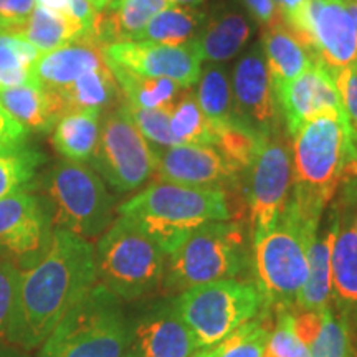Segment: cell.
Instances as JSON below:
<instances>
[{
    "mask_svg": "<svg viewBox=\"0 0 357 357\" xmlns=\"http://www.w3.org/2000/svg\"><path fill=\"white\" fill-rule=\"evenodd\" d=\"M207 15L197 8L171 6L151 19L134 42L182 45L202 33Z\"/></svg>",
    "mask_w": 357,
    "mask_h": 357,
    "instance_id": "cell-28",
    "label": "cell"
},
{
    "mask_svg": "<svg viewBox=\"0 0 357 357\" xmlns=\"http://www.w3.org/2000/svg\"><path fill=\"white\" fill-rule=\"evenodd\" d=\"M26 141L29 131L0 105V155L19 153L26 147Z\"/></svg>",
    "mask_w": 357,
    "mask_h": 357,
    "instance_id": "cell-41",
    "label": "cell"
},
{
    "mask_svg": "<svg viewBox=\"0 0 357 357\" xmlns=\"http://www.w3.org/2000/svg\"><path fill=\"white\" fill-rule=\"evenodd\" d=\"M248 261L247 236L240 223H204L167 255L164 288L167 293H184L211 281L235 278L247 270Z\"/></svg>",
    "mask_w": 357,
    "mask_h": 357,
    "instance_id": "cell-7",
    "label": "cell"
},
{
    "mask_svg": "<svg viewBox=\"0 0 357 357\" xmlns=\"http://www.w3.org/2000/svg\"><path fill=\"white\" fill-rule=\"evenodd\" d=\"M260 47L271 84H273V91H278L283 84L291 82L293 78L310 68L314 61H319L291 32L283 19L263 30Z\"/></svg>",
    "mask_w": 357,
    "mask_h": 357,
    "instance_id": "cell-20",
    "label": "cell"
},
{
    "mask_svg": "<svg viewBox=\"0 0 357 357\" xmlns=\"http://www.w3.org/2000/svg\"><path fill=\"white\" fill-rule=\"evenodd\" d=\"M128 344L121 300L96 283L45 339L38 357H124Z\"/></svg>",
    "mask_w": 357,
    "mask_h": 357,
    "instance_id": "cell-5",
    "label": "cell"
},
{
    "mask_svg": "<svg viewBox=\"0 0 357 357\" xmlns=\"http://www.w3.org/2000/svg\"><path fill=\"white\" fill-rule=\"evenodd\" d=\"M357 160V136L341 111L307 119L291 134L293 200L303 215L319 222L347 171Z\"/></svg>",
    "mask_w": 357,
    "mask_h": 357,
    "instance_id": "cell-2",
    "label": "cell"
},
{
    "mask_svg": "<svg viewBox=\"0 0 357 357\" xmlns=\"http://www.w3.org/2000/svg\"><path fill=\"white\" fill-rule=\"evenodd\" d=\"M243 6L252 15V19L261 26L263 30L268 26L275 25L276 22L283 19L278 8L273 3V0H242Z\"/></svg>",
    "mask_w": 357,
    "mask_h": 357,
    "instance_id": "cell-43",
    "label": "cell"
},
{
    "mask_svg": "<svg viewBox=\"0 0 357 357\" xmlns=\"http://www.w3.org/2000/svg\"><path fill=\"white\" fill-rule=\"evenodd\" d=\"M106 63L151 78H167L190 88L202 73V53L197 40L182 45L153 42H119L102 47Z\"/></svg>",
    "mask_w": 357,
    "mask_h": 357,
    "instance_id": "cell-14",
    "label": "cell"
},
{
    "mask_svg": "<svg viewBox=\"0 0 357 357\" xmlns=\"http://www.w3.org/2000/svg\"><path fill=\"white\" fill-rule=\"evenodd\" d=\"M166 253L136 223L119 215L95 247L96 283L119 300H139L162 283Z\"/></svg>",
    "mask_w": 357,
    "mask_h": 357,
    "instance_id": "cell-6",
    "label": "cell"
},
{
    "mask_svg": "<svg viewBox=\"0 0 357 357\" xmlns=\"http://www.w3.org/2000/svg\"><path fill=\"white\" fill-rule=\"evenodd\" d=\"M265 357H311L310 347L294 331L291 307H276L275 329L268 339Z\"/></svg>",
    "mask_w": 357,
    "mask_h": 357,
    "instance_id": "cell-36",
    "label": "cell"
},
{
    "mask_svg": "<svg viewBox=\"0 0 357 357\" xmlns=\"http://www.w3.org/2000/svg\"><path fill=\"white\" fill-rule=\"evenodd\" d=\"M342 2L346 3L347 12H349V15L352 17V22H354L356 32H357V0H342Z\"/></svg>",
    "mask_w": 357,
    "mask_h": 357,
    "instance_id": "cell-49",
    "label": "cell"
},
{
    "mask_svg": "<svg viewBox=\"0 0 357 357\" xmlns=\"http://www.w3.org/2000/svg\"><path fill=\"white\" fill-rule=\"evenodd\" d=\"M275 96L289 136L314 116L344 109L333 73L321 61H314L301 75L283 84L275 91Z\"/></svg>",
    "mask_w": 357,
    "mask_h": 357,
    "instance_id": "cell-18",
    "label": "cell"
},
{
    "mask_svg": "<svg viewBox=\"0 0 357 357\" xmlns=\"http://www.w3.org/2000/svg\"><path fill=\"white\" fill-rule=\"evenodd\" d=\"M354 230H356V234H357V220H356V227H354Z\"/></svg>",
    "mask_w": 357,
    "mask_h": 357,
    "instance_id": "cell-54",
    "label": "cell"
},
{
    "mask_svg": "<svg viewBox=\"0 0 357 357\" xmlns=\"http://www.w3.org/2000/svg\"><path fill=\"white\" fill-rule=\"evenodd\" d=\"M50 91V89H48ZM56 98L61 114L79 109H100L119 105L123 93L108 68V65L89 71L68 86L52 91Z\"/></svg>",
    "mask_w": 357,
    "mask_h": 357,
    "instance_id": "cell-27",
    "label": "cell"
},
{
    "mask_svg": "<svg viewBox=\"0 0 357 357\" xmlns=\"http://www.w3.org/2000/svg\"><path fill=\"white\" fill-rule=\"evenodd\" d=\"M354 181L357 182V160H356V167H354Z\"/></svg>",
    "mask_w": 357,
    "mask_h": 357,
    "instance_id": "cell-53",
    "label": "cell"
},
{
    "mask_svg": "<svg viewBox=\"0 0 357 357\" xmlns=\"http://www.w3.org/2000/svg\"><path fill=\"white\" fill-rule=\"evenodd\" d=\"M35 3H38V7L48 8L52 12L70 15V0H35Z\"/></svg>",
    "mask_w": 357,
    "mask_h": 357,
    "instance_id": "cell-46",
    "label": "cell"
},
{
    "mask_svg": "<svg viewBox=\"0 0 357 357\" xmlns=\"http://www.w3.org/2000/svg\"><path fill=\"white\" fill-rule=\"evenodd\" d=\"M305 2V0H273V3L276 6V8H278L281 15H287V13L293 12L294 8H296L300 3Z\"/></svg>",
    "mask_w": 357,
    "mask_h": 357,
    "instance_id": "cell-48",
    "label": "cell"
},
{
    "mask_svg": "<svg viewBox=\"0 0 357 357\" xmlns=\"http://www.w3.org/2000/svg\"><path fill=\"white\" fill-rule=\"evenodd\" d=\"M174 3L169 0H109L100 12L96 42L101 47L119 42H134L153 17Z\"/></svg>",
    "mask_w": 357,
    "mask_h": 357,
    "instance_id": "cell-21",
    "label": "cell"
},
{
    "mask_svg": "<svg viewBox=\"0 0 357 357\" xmlns=\"http://www.w3.org/2000/svg\"><path fill=\"white\" fill-rule=\"evenodd\" d=\"M95 284V247L83 236L53 229L42 260L20 273L8 342L25 351L42 346Z\"/></svg>",
    "mask_w": 357,
    "mask_h": 357,
    "instance_id": "cell-1",
    "label": "cell"
},
{
    "mask_svg": "<svg viewBox=\"0 0 357 357\" xmlns=\"http://www.w3.org/2000/svg\"><path fill=\"white\" fill-rule=\"evenodd\" d=\"M155 181L172 184L225 190L238 185L243 174L213 146L176 144L155 149Z\"/></svg>",
    "mask_w": 357,
    "mask_h": 357,
    "instance_id": "cell-16",
    "label": "cell"
},
{
    "mask_svg": "<svg viewBox=\"0 0 357 357\" xmlns=\"http://www.w3.org/2000/svg\"><path fill=\"white\" fill-rule=\"evenodd\" d=\"M35 8V0H0V29L22 33Z\"/></svg>",
    "mask_w": 357,
    "mask_h": 357,
    "instance_id": "cell-42",
    "label": "cell"
},
{
    "mask_svg": "<svg viewBox=\"0 0 357 357\" xmlns=\"http://www.w3.org/2000/svg\"><path fill=\"white\" fill-rule=\"evenodd\" d=\"M52 235L50 213L26 189L0 199V263L29 270L47 253Z\"/></svg>",
    "mask_w": 357,
    "mask_h": 357,
    "instance_id": "cell-13",
    "label": "cell"
},
{
    "mask_svg": "<svg viewBox=\"0 0 357 357\" xmlns=\"http://www.w3.org/2000/svg\"><path fill=\"white\" fill-rule=\"evenodd\" d=\"M20 273L15 266L0 263V344H6L10 337Z\"/></svg>",
    "mask_w": 357,
    "mask_h": 357,
    "instance_id": "cell-39",
    "label": "cell"
},
{
    "mask_svg": "<svg viewBox=\"0 0 357 357\" xmlns=\"http://www.w3.org/2000/svg\"><path fill=\"white\" fill-rule=\"evenodd\" d=\"M283 20L333 75L357 60V32L342 0H305Z\"/></svg>",
    "mask_w": 357,
    "mask_h": 357,
    "instance_id": "cell-11",
    "label": "cell"
},
{
    "mask_svg": "<svg viewBox=\"0 0 357 357\" xmlns=\"http://www.w3.org/2000/svg\"><path fill=\"white\" fill-rule=\"evenodd\" d=\"M190 357H217V352H215V347H212V349L197 351L194 356H190Z\"/></svg>",
    "mask_w": 357,
    "mask_h": 357,
    "instance_id": "cell-50",
    "label": "cell"
},
{
    "mask_svg": "<svg viewBox=\"0 0 357 357\" xmlns=\"http://www.w3.org/2000/svg\"><path fill=\"white\" fill-rule=\"evenodd\" d=\"M331 293L337 310L349 324L357 323V234L339 225L331 250Z\"/></svg>",
    "mask_w": 357,
    "mask_h": 357,
    "instance_id": "cell-23",
    "label": "cell"
},
{
    "mask_svg": "<svg viewBox=\"0 0 357 357\" xmlns=\"http://www.w3.org/2000/svg\"><path fill=\"white\" fill-rule=\"evenodd\" d=\"M0 105L29 132H50L63 116L53 93L38 83L3 89L0 91Z\"/></svg>",
    "mask_w": 357,
    "mask_h": 357,
    "instance_id": "cell-24",
    "label": "cell"
},
{
    "mask_svg": "<svg viewBox=\"0 0 357 357\" xmlns=\"http://www.w3.org/2000/svg\"><path fill=\"white\" fill-rule=\"evenodd\" d=\"M171 131L177 144H215L212 124L200 109L195 93L184 88L171 109Z\"/></svg>",
    "mask_w": 357,
    "mask_h": 357,
    "instance_id": "cell-32",
    "label": "cell"
},
{
    "mask_svg": "<svg viewBox=\"0 0 357 357\" xmlns=\"http://www.w3.org/2000/svg\"><path fill=\"white\" fill-rule=\"evenodd\" d=\"M118 212L151 236L166 257L204 223L231 218L225 190L162 181L123 202Z\"/></svg>",
    "mask_w": 357,
    "mask_h": 357,
    "instance_id": "cell-3",
    "label": "cell"
},
{
    "mask_svg": "<svg viewBox=\"0 0 357 357\" xmlns=\"http://www.w3.org/2000/svg\"><path fill=\"white\" fill-rule=\"evenodd\" d=\"M197 351L176 300L154 303L129 324V357H190Z\"/></svg>",
    "mask_w": 357,
    "mask_h": 357,
    "instance_id": "cell-17",
    "label": "cell"
},
{
    "mask_svg": "<svg viewBox=\"0 0 357 357\" xmlns=\"http://www.w3.org/2000/svg\"><path fill=\"white\" fill-rule=\"evenodd\" d=\"M171 3H185V6H199V3H202L204 0H169Z\"/></svg>",
    "mask_w": 357,
    "mask_h": 357,
    "instance_id": "cell-51",
    "label": "cell"
},
{
    "mask_svg": "<svg viewBox=\"0 0 357 357\" xmlns=\"http://www.w3.org/2000/svg\"><path fill=\"white\" fill-rule=\"evenodd\" d=\"M250 37L252 25L247 17L234 10H223L207 17L197 43L204 60L211 63H222L238 55Z\"/></svg>",
    "mask_w": 357,
    "mask_h": 357,
    "instance_id": "cell-25",
    "label": "cell"
},
{
    "mask_svg": "<svg viewBox=\"0 0 357 357\" xmlns=\"http://www.w3.org/2000/svg\"><path fill=\"white\" fill-rule=\"evenodd\" d=\"M35 82L32 68H0V91Z\"/></svg>",
    "mask_w": 357,
    "mask_h": 357,
    "instance_id": "cell-45",
    "label": "cell"
},
{
    "mask_svg": "<svg viewBox=\"0 0 357 357\" xmlns=\"http://www.w3.org/2000/svg\"><path fill=\"white\" fill-rule=\"evenodd\" d=\"M22 35L40 53H48L82 38L84 32L82 24L71 15L35 7L22 29Z\"/></svg>",
    "mask_w": 357,
    "mask_h": 357,
    "instance_id": "cell-30",
    "label": "cell"
},
{
    "mask_svg": "<svg viewBox=\"0 0 357 357\" xmlns=\"http://www.w3.org/2000/svg\"><path fill=\"white\" fill-rule=\"evenodd\" d=\"M342 108L357 136V60L333 75Z\"/></svg>",
    "mask_w": 357,
    "mask_h": 357,
    "instance_id": "cell-40",
    "label": "cell"
},
{
    "mask_svg": "<svg viewBox=\"0 0 357 357\" xmlns=\"http://www.w3.org/2000/svg\"><path fill=\"white\" fill-rule=\"evenodd\" d=\"M105 65L102 47L93 40L78 38L56 50L42 53L32 71L40 86L56 91Z\"/></svg>",
    "mask_w": 357,
    "mask_h": 357,
    "instance_id": "cell-19",
    "label": "cell"
},
{
    "mask_svg": "<svg viewBox=\"0 0 357 357\" xmlns=\"http://www.w3.org/2000/svg\"><path fill=\"white\" fill-rule=\"evenodd\" d=\"M124 357H129V356H128V354H124Z\"/></svg>",
    "mask_w": 357,
    "mask_h": 357,
    "instance_id": "cell-55",
    "label": "cell"
},
{
    "mask_svg": "<svg viewBox=\"0 0 357 357\" xmlns=\"http://www.w3.org/2000/svg\"><path fill=\"white\" fill-rule=\"evenodd\" d=\"M230 82L236 119L260 136L278 132L281 113L260 45L236 61Z\"/></svg>",
    "mask_w": 357,
    "mask_h": 357,
    "instance_id": "cell-15",
    "label": "cell"
},
{
    "mask_svg": "<svg viewBox=\"0 0 357 357\" xmlns=\"http://www.w3.org/2000/svg\"><path fill=\"white\" fill-rule=\"evenodd\" d=\"M155 160V149L132 123L123 100L102 118L89 162L106 184L123 194L139 189L154 176Z\"/></svg>",
    "mask_w": 357,
    "mask_h": 357,
    "instance_id": "cell-10",
    "label": "cell"
},
{
    "mask_svg": "<svg viewBox=\"0 0 357 357\" xmlns=\"http://www.w3.org/2000/svg\"><path fill=\"white\" fill-rule=\"evenodd\" d=\"M53 229L95 238L113 223V197L102 178L83 162L60 160L42 181Z\"/></svg>",
    "mask_w": 357,
    "mask_h": 357,
    "instance_id": "cell-8",
    "label": "cell"
},
{
    "mask_svg": "<svg viewBox=\"0 0 357 357\" xmlns=\"http://www.w3.org/2000/svg\"><path fill=\"white\" fill-rule=\"evenodd\" d=\"M108 65L128 105L144 109L172 108L174 101L184 88L167 78H151L132 73L118 65Z\"/></svg>",
    "mask_w": 357,
    "mask_h": 357,
    "instance_id": "cell-29",
    "label": "cell"
},
{
    "mask_svg": "<svg viewBox=\"0 0 357 357\" xmlns=\"http://www.w3.org/2000/svg\"><path fill=\"white\" fill-rule=\"evenodd\" d=\"M182 321L200 349H212L252 321L263 306L258 284L235 278L199 284L176 298Z\"/></svg>",
    "mask_w": 357,
    "mask_h": 357,
    "instance_id": "cell-9",
    "label": "cell"
},
{
    "mask_svg": "<svg viewBox=\"0 0 357 357\" xmlns=\"http://www.w3.org/2000/svg\"><path fill=\"white\" fill-rule=\"evenodd\" d=\"M100 128V109L70 111L53 126L52 144L65 159L84 164L95 154Z\"/></svg>",
    "mask_w": 357,
    "mask_h": 357,
    "instance_id": "cell-26",
    "label": "cell"
},
{
    "mask_svg": "<svg viewBox=\"0 0 357 357\" xmlns=\"http://www.w3.org/2000/svg\"><path fill=\"white\" fill-rule=\"evenodd\" d=\"M319 222L298 211L291 199L276 225L253 240L258 288L265 307H293L307 276V255Z\"/></svg>",
    "mask_w": 357,
    "mask_h": 357,
    "instance_id": "cell-4",
    "label": "cell"
},
{
    "mask_svg": "<svg viewBox=\"0 0 357 357\" xmlns=\"http://www.w3.org/2000/svg\"><path fill=\"white\" fill-rule=\"evenodd\" d=\"M339 212L333 211L331 222L323 235H316L307 255V276L298 294L300 311H321L331 300V250L339 230Z\"/></svg>",
    "mask_w": 357,
    "mask_h": 357,
    "instance_id": "cell-22",
    "label": "cell"
},
{
    "mask_svg": "<svg viewBox=\"0 0 357 357\" xmlns=\"http://www.w3.org/2000/svg\"><path fill=\"white\" fill-rule=\"evenodd\" d=\"M319 326L321 311H301L300 314H294V331L306 346H310L316 337Z\"/></svg>",
    "mask_w": 357,
    "mask_h": 357,
    "instance_id": "cell-44",
    "label": "cell"
},
{
    "mask_svg": "<svg viewBox=\"0 0 357 357\" xmlns=\"http://www.w3.org/2000/svg\"><path fill=\"white\" fill-rule=\"evenodd\" d=\"M311 357H354L349 337V324L333 307L321 310V326L310 346Z\"/></svg>",
    "mask_w": 357,
    "mask_h": 357,
    "instance_id": "cell-33",
    "label": "cell"
},
{
    "mask_svg": "<svg viewBox=\"0 0 357 357\" xmlns=\"http://www.w3.org/2000/svg\"><path fill=\"white\" fill-rule=\"evenodd\" d=\"M248 172V218L257 240L276 225L293 185L291 149L280 131L261 142Z\"/></svg>",
    "mask_w": 357,
    "mask_h": 357,
    "instance_id": "cell-12",
    "label": "cell"
},
{
    "mask_svg": "<svg viewBox=\"0 0 357 357\" xmlns=\"http://www.w3.org/2000/svg\"><path fill=\"white\" fill-rule=\"evenodd\" d=\"M197 83L199 88L195 98L205 118L212 124L213 132L218 128L238 121L234 111L231 82L222 65L211 63L205 66Z\"/></svg>",
    "mask_w": 357,
    "mask_h": 357,
    "instance_id": "cell-31",
    "label": "cell"
},
{
    "mask_svg": "<svg viewBox=\"0 0 357 357\" xmlns=\"http://www.w3.org/2000/svg\"><path fill=\"white\" fill-rule=\"evenodd\" d=\"M129 116L132 123L139 129L142 136L146 137L147 142H153L155 147H172L177 142L174 139L171 131V109L172 108H160V109H144L136 108V106L128 105L124 101Z\"/></svg>",
    "mask_w": 357,
    "mask_h": 357,
    "instance_id": "cell-37",
    "label": "cell"
},
{
    "mask_svg": "<svg viewBox=\"0 0 357 357\" xmlns=\"http://www.w3.org/2000/svg\"><path fill=\"white\" fill-rule=\"evenodd\" d=\"M40 55L24 35L0 29V68H32Z\"/></svg>",
    "mask_w": 357,
    "mask_h": 357,
    "instance_id": "cell-38",
    "label": "cell"
},
{
    "mask_svg": "<svg viewBox=\"0 0 357 357\" xmlns=\"http://www.w3.org/2000/svg\"><path fill=\"white\" fill-rule=\"evenodd\" d=\"M89 2H91L93 6H95V7L98 8V10H102V8L108 6L109 0H89Z\"/></svg>",
    "mask_w": 357,
    "mask_h": 357,
    "instance_id": "cell-52",
    "label": "cell"
},
{
    "mask_svg": "<svg viewBox=\"0 0 357 357\" xmlns=\"http://www.w3.org/2000/svg\"><path fill=\"white\" fill-rule=\"evenodd\" d=\"M0 357H30L26 354L25 349L22 347L6 342V344H0Z\"/></svg>",
    "mask_w": 357,
    "mask_h": 357,
    "instance_id": "cell-47",
    "label": "cell"
},
{
    "mask_svg": "<svg viewBox=\"0 0 357 357\" xmlns=\"http://www.w3.org/2000/svg\"><path fill=\"white\" fill-rule=\"evenodd\" d=\"M43 162L45 155L29 147L19 153L0 155V199L26 189Z\"/></svg>",
    "mask_w": 357,
    "mask_h": 357,
    "instance_id": "cell-35",
    "label": "cell"
},
{
    "mask_svg": "<svg viewBox=\"0 0 357 357\" xmlns=\"http://www.w3.org/2000/svg\"><path fill=\"white\" fill-rule=\"evenodd\" d=\"M270 334L266 314L257 321H248L215 347L217 357H265Z\"/></svg>",
    "mask_w": 357,
    "mask_h": 357,
    "instance_id": "cell-34",
    "label": "cell"
}]
</instances>
